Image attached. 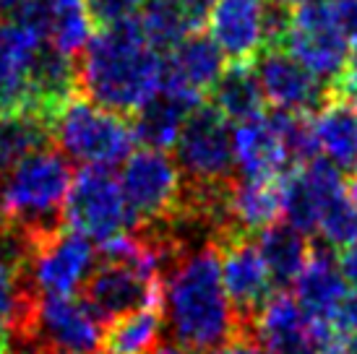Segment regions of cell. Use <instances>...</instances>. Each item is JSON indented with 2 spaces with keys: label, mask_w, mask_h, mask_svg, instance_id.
I'll list each match as a JSON object with an SVG mask.
<instances>
[{
  "label": "cell",
  "mask_w": 357,
  "mask_h": 354,
  "mask_svg": "<svg viewBox=\"0 0 357 354\" xmlns=\"http://www.w3.org/2000/svg\"><path fill=\"white\" fill-rule=\"evenodd\" d=\"M225 70V55L208 34H190L165 60V88L199 102Z\"/></svg>",
  "instance_id": "obj_18"
},
{
  "label": "cell",
  "mask_w": 357,
  "mask_h": 354,
  "mask_svg": "<svg viewBox=\"0 0 357 354\" xmlns=\"http://www.w3.org/2000/svg\"><path fill=\"white\" fill-rule=\"evenodd\" d=\"M162 302L175 341L188 352H208L243 331L222 284L217 243L185 247L172 261L162 276Z\"/></svg>",
  "instance_id": "obj_1"
},
{
  "label": "cell",
  "mask_w": 357,
  "mask_h": 354,
  "mask_svg": "<svg viewBox=\"0 0 357 354\" xmlns=\"http://www.w3.org/2000/svg\"><path fill=\"white\" fill-rule=\"evenodd\" d=\"M3 180H6V175H3V172H0V190H3Z\"/></svg>",
  "instance_id": "obj_42"
},
{
  "label": "cell",
  "mask_w": 357,
  "mask_h": 354,
  "mask_svg": "<svg viewBox=\"0 0 357 354\" xmlns=\"http://www.w3.org/2000/svg\"><path fill=\"white\" fill-rule=\"evenodd\" d=\"M235 162L243 169V177H279L287 164L277 130L268 118H256L240 123L232 133Z\"/></svg>",
  "instance_id": "obj_23"
},
{
  "label": "cell",
  "mask_w": 357,
  "mask_h": 354,
  "mask_svg": "<svg viewBox=\"0 0 357 354\" xmlns=\"http://www.w3.org/2000/svg\"><path fill=\"white\" fill-rule=\"evenodd\" d=\"M73 172L58 148H42L21 159L3 180L0 214L29 240L63 226V206L68 198Z\"/></svg>",
  "instance_id": "obj_3"
},
{
  "label": "cell",
  "mask_w": 357,
  "mask_h": 354,
  "mask_svg": "<svg viewBox=\"0 0 357 354\" xmlns=\"http://www.w3.org/2000/svg\"><path fill=\"white\" fill-rule=\"evenodd\" d=\"M84 3L89 10L91 26H100L105 31L136 21V16L144 13L149 0H84Z\"/></svg>",
  "instance_id": "obj_31"
},
{
  "label": "cell",
  "mask_w": 357,
  "mask_h": 354,
  "mask_svg": "<svg viewBox=\"0 0 357 354\" xmlns=\"http://www.w3.org/2000/svg\"><path fill=\"white\" fill-rule=\"evenodd\" d=\"M3 354H45L40 346L34 344V339H29L21 331H10V336L6 339V349Z\"/></svg>",
  "instance_id": "obj_35"
},
{
  "label": "cell",
  "mask_w": 357,
  "mask_h": 354,
  "mask_svg": "<svg viewBox=\"0 0 357 354\" xmlns=\"http://www.w3.org/2000/svg\"><path fill=\"white\" fill-rule=\"evenodd\" d=\"M50 141V123L37 112H0V172L8 175L21 159L47 148Z\"/></svg>",
  "instance_id": "obj_25"
},
{
  "label": "cell",
  "mask_w": 357,
  "mask_h": 354,
  "mask_svg": "<svg viewBox=\"0 0 357 354\" xmlns=\"http://www.w3.org/2000/svg\"><path fill=\"white\" fill-rule=\"evenodd\" d=\"M162 318L165 315L159 313V305H151L112 321L105 331L102 354H154L162 334Z\"/></svg>",
  "instance_id": "obj_27"
},
{
  "label": "cell",
  "mask_w": 357,
  "mask_h": 354,
  "mask_svg": "<svg viewBox=\"0 0 357 354\" xmlns=\"http://www.w3.org/2000/svg\"><path fill=\"white\" fill-rule=\"evenodd\" d=\"M8 229H10V224H8V219L0 214V245H3V240L8 237Z\"/></svg>",
  "instance_id": "obj_40"
},
{
  "label": "cell",
  "mask_w": 357,
  "mask_h": 354,
  "mask_svg": "<svg viewBox=\"0 0 357 354\" xmlns=\"http://www.w3.org/2000/svg\"><path fill=\"white\" fill-rule=\"evenodd\" d=\"M63 224L100 245L126 235L130 214L120 193V183L109 169L84 167L79 175H73L63 206Z\"/></svg>",
  "instance_id": "obj_6"
},
{
  "label": "cell",
  "mask_w": 357,
  "mask_h": 354,
  "mask_svg": "<svg viewBox=\"0 0 357 354\" xmlns=\"http://www.w3.org/2000/svg\"><path fill=\"white\" fill-rule=\"evenodd\" d=\"M347 190L344 177L326 159H313L282 175V214L303 235L318 232V219L328 201Z\"/></svg>",
  "instance_id": "obj_14"
},
{
  "label": "cell",
  "mask_w": 357,
  "mask_h": 354,
  "mask_svg": "<svg viewBox=\"0 0 357 354\" xmlns=\"http://www.w3.org/2000/svg\"><path fill=\"white\" fill-rule=\"evenodd\" d=\"M219 266H222V284L229 302L238 313L240 323H250L261 305L271 297V276L266 263L258 253V245L250 243L248 235H227L217 243Z\"/></svg>",
  "instance_id": "obj_13"
},
{
  "label": "cell",
  "mask_w": 357,
  "mask_h": 354,
  "mask_svg": "<svg viewBox=\"0 0 357 354\" xmlns=\"http://www.w3.org/2000/svg\"><path fill=\"white\" fill-rule=\"evenodd\" d=\"M271 125L277 130L282 148L287 154V162L295 167H303L307 162L318 159L321 148H318L316 128H313V115H298V112H279L274 109L271 115Z\"/></svg>",
  "instance_id": "obj_29"
},
{
  "label": "cell",
  "mask_w": 357,
  "mask_h": 354,
  "mask_svg": "<svg viewBox=\"0 0 357 354\" xmlns=\"http://www.w3.org/2000/svg\"><path fill=\"white\" fill-rule=\"evenodd\" d=\"M217 0H149L139 21L154 49H172L208 24Z\"/></svg>",
  "instance_id": "obj_20"
},
{
  "label": "cell",
  "mask_w": 357,
  "mask_h": 354,
  "mask_svg": "<svg viewBox=\"0 0 357 354\" xmlns=\"http://www.w3.org/2000/svg\"><path fill=\"white\" fill-rule=\"evenodd\" d=\"M50 40L47 45L63 52V55H79L91 42V19L84 0H50Z\"/></svg>",
  "instance_id": "obj_28"
},
{
  "label": "cell",
  "mask_w": 357,
  "mask_h": 354,
  "mask_svg": "<svg viewBox=\"0 0 357 354\" xmlns=\"http://www.w3.org/2000/svg\"><path fill=\"white\" fill-rule=\"evenodd\" d=\"M349 346V354H357V341H347Z\"/></svg>",
  "instance_id": "obj_41"
},
{
  "label": "cell",
  "mask_w": 357,
  "mask_h": 354,
  "mask_svg": "<svg viewBox=\"0 0 357 354\" xmlns=\"http://www.w3.org/2000/svg\"><path fill=\"white\" fill-rule=\"evenodd\" d=\"M154 354H193V352H188V349H183L178 344H165V346H157Z\"/></svg>",
  "instance_id": "obj_38"
},
{
  "label": "cell",
  "mask_w": 357,
  "mask_h": 354,
  "mask_svg": "<svg viewBox=\"0 0 357 354\" xmlns=\"http://www.w3.org/2000/svg\"><path fill=\"white\" fill-rule=\"evenodd\" d=\"M347 198H349V201H352V206H355V211H357V172H352V177H349Z\"/></svg>",
  "instance_id": "obj_37"
},
{
  "label": "cell",
  "mask_w": 357,
  "mask_h": 354,
  "mask_svg": "<svg viewBox=\"0 0 357 354\" xmlns=\"http://www.w3.org/2000/svg\"><path fill=\"white\" fill-rule=\"evenodd\" d=\"M208 29L229 63H253L266 49V0H217Z\"/></svg>",
  "instance_id": "obj_15"
},
{
  "label": "cell",
  "mask_w": 357,
  "mask_h": 354,
  "mask_svg": "<svg viewBox=\"0 0 357 354\" xmlns=\"http://www.w3.org/2000/svg\"><path fill=\"white\" fill-rule=\"evenodd\" d=\"M208 354H266V352H261V346H258L245 331H240V334H235L232 339H227L225 344L208 349Z\"/></svg>",
  "instance_id": "obj_34"
},
{
  "label": "cell",
  "mask_w": 357,
  "mask_h": 354,
  "mask_svg": "<svg viewBox=\"0 0 357 354\" xmlns=\"http://www.w3.org/2000/svg\"><path fill=\"white\" fill-rule=\"evenodd\" d=\"M318 235L328 247L337 250H347L352 243H357V211L347 198V190L324 206L318 219Z\"/></svg>",
  "instance_id": "obj_30"
},
{
  "label": "cell",
  "mask_w": 357,
  "mask_h": 354,
  "mask_svg": "<svg viewBox=\"0 0 357 354\" xmlns=\"http://www.w3.org/2000/svg\"><path fill=\"white\" fill-rule=\"evenodd\" d=\"M16 331L34 339L45 354H102L105 341L102 321L86 302L73 297L34 300Z\"/></svg>",
  "instance_id": "obj_9"
},
{
  "label": "cell",
  "mask_w": 357,
  "mask_h": 354,
  "mask_svg": "<svg viewBox=\"0 0 357 354\" xmlns=\"http://www.w3.org/2000/svg\"><path fill=\"white\" fill-rule=\"evenodd\" d=\"M258 84L264 97L279 112H298V115H316L318 109L331 99V86L316 79L305 66L282 47L264 49L256 60Z\"/></svg>",
  "instance_id": "obj_12"
},
{
  "label": "cell",
  "mask_w": 357,
  "mask_h": 354,
  "mask_svg": "<svg viewBox=\"0 0 357 354\" xmlns=\"http://www.w3.org/2000/svg\"><path fill=\"white\" fill-rule=\"evenodd\" d=\"M50 136L66 159L97 169H112L128 162L136 144L128 120L102 109L84 94H73L52 115Z\"/></svg>",
  "instance_id": "obj_4"
},
{
  "label": "cell",
  "mask_w": 357,
  "mask_h": 354,
  "mask_svg": "<svg viewBox=\"0 0 357 354\" xmlns=\"http://www.w3.org/2000/svg\"><path fill=\"white\" fill-rule=\"evenodd\" d=\"M201 102L190 97H183L172 88H159L157 97H151L144 107L133 115V138L141 141L146 148L154 151H165V148L175 146L178 136L185 120Z\"/></svg>",
  "instance_id": "obj_21"
},
{
  "label": "cell",
  "mask_w": 357,
  "mask_h": 354,
  "mask_svg": "<svg viewBox=\"0 0 357 354\" xmlns=\"http://www.w3.org/2000/svg\"><path fill=\"white\" fill-rule=\"evenodd\" d=\"M24 3V0H0V16L8 13V10H16Z\"/></svg>",
  "instance_id": "obj_39"
},
{
  "label": "cell",
  "mask_w": 357,
  "mask_h": 354,
  "mask_svg": "<svg viewBox=\"0 0 357 354\" xmlns=\"http://www.w3.org/2000/svg\"><path fill=\"white\" fill-rule=\"evenodd\" d=\"M84 286L91 313L109 323L141 307L162 305V274L144 263L105 261Z\"/></svg>",
  "instance_id": "obj_11"
},
{
  "label": "cell",
  "mask_w": 357,
  "mask_h": 354,
  "mask_svg": "<svg viewBox=\"0 0 357 354\" xmlns=\"http://www.w3.org/2000/svg\"><path fill=\"white\" fill-rule=\"evenodd\" d=\"M94 266V247L86 237L58 226L31 240L26 276L42 297H70L86 284Z\"/></svg>",
  "instance_id": "obj_10"
},
{
  "label": "cell",
  "mask_w": 357,
  "mask_h": 354,
  "mask_svg": "<svg viewBox=\"0 0 357 354\" xmlns=\"http://www.w3.org/2000/svg\"><path fill=\"white\" fill-rule=\"evenodd\" d=\"M45 45L19 21L0 19V112L26 109L31 70Z\"/></svg>",
  "instance_id": "obj_17"
},
{
  "label": "cell",
  "mask_w": 357,
  "mask_h": 354,
  "mask_svg": "<svg viewBox=\"0 0 357 354\" xmlns=\"http://www.w3.org/2000/svg\"><path fill=\"white\" fill-rule=\"evenodd\" d=\"M337 331L347 341H357V292H349L347 300H344V305L339 310L337 315Z\"/></svg>",
  "instance_id": "obj_33"
},
{
  "label": "cell",
  "mask_w": 357,
  "mask_h": 354,
  "mask_svg": "<svg viewBox=\"0 0 357 354\" xmlns=\"http://www.w3.org/2000/svg\"><path fill=\"white\" fill-rule=\"evenodd\" d=\"M284 175V172H282ZM282 175L243 177L227 187V219L232 229L248 235L253 229H268L282 217Z\"/></svg>",
  "instance_id": "obj_19"
},
{
  "label": "cell",
  "mask_w": 357,
  "mask_h": 354,
  "mask_svg": "<svg viewBox=\"0 0 357 354\" xmlns=\"http://www.w3.org/2000/svg\"><path fill=\"white\" fill-rule=\"evenodd\" d=\"M339 268H342V274L347 279V284L355 286V292H357V243H352L347 250H342Z\"/></svg>",
  "instance_id": "obj_36"
},
{
  "label": "cell",
  "mask_w": 357,
  "mask_h": 354,
  "mask_svg": "<svg viewBox=\"0 0 357 354\" xmlns=\"http://www.w3.org/2000/svg\"><path fill=\"white\" fill-rule=\"evenodd\" d=\"M349 295L342 268L326 250L310 253L305 268L295 279V302L316 328H337V315Z\"/></svg>",
  "instance_id": "obj_16"
},
{
  "label": "cell",
  "mask_w": 357,
  "mask_h": 354,
  "mask_svg": "<svg viewBox=\"0 0 357 354\" xmlns=\"http://www.w3.org/2000/svg\"><path fill=\"white\" fill-rule=\"evenodd\" d=\"M175 164L188 180L185 185L222 187L232 183V130L211 105H199L188 115L175 144Z\"/></svg>",
  "instance_id": "obj_5"
},
{
  "label": "cell",
  "mask_w": 357,
  "mask_h": 354,
  "mask_svg": "<svg viewBox=\"0 0 357 354\" xmlns=\"http://www.w3.org/2000/svg\"><path fill=\"white\" fill-rule=\"evenodd\" d=\"M279 47L331 86L347 66L352 42L339 29L328 0H307L292 10L289 29Z\"/></svg>",
  "instance_id": "obj_7"
},
{
  "label": "cell",
  "mask_w": 357,
  "mask_h": 354,
  "mask_svg": "<svg viewBox=\"0 0 357 354\" xmlns=\"http://www.w3.org/2000/svg\"><path fill=\"white\" fill-rule=\"evenodd\" d=\"M313 128L328 164L339 172H357V107L331 97L313 115Z\"/></svg>",
  "instance_id": "obj_22"
},
{
  "label": "cell",
  "mask_w": 357,
  "mask_h": 354,
  "mask_svg": "<svg viewBox=\"0 0 357 354\" xmlns=\"http://www.w3.org/2000/svg\"><path fill=\"white\" fill-rule=\"evenodd\" d=\"M331 97L357 107V42H352V47H349L347 66L342 70V76L331 84Z\"/></svg>",
  "instance_id": "obj_32"
},
{
  "label": "cell",
  "mask_w": 357,
  "mask_h": 354,
  "mask_svg": "<svg viewBox=\"0 0 357 354\" xmlns=\"http://www.w3.org/2000/svg\"><path fill=\"white\" fill-rule=\"evenodd\" d=\"M165 84V60L139 21L100 31L79 63V94L120 118L136 115Z\"/></svg>",
  "instance_id": "obj_2"
},
{
  "label": "cell",
  "mask_w": 357,
  "mask_h": 354,
  "mask_svg": "<svg viewBox=\"0 0 357 354\" xmlns=\"http://www.w3.org/2000/svg\"><path fill=\"white\" fill-rule=\"evenodd\" d=\"M120 193L130 222L154 226L169 219L183 201V175L165 151L141 148L130 154L120 172Z\"/></svg>",
  "instance_id": "obj_8"
},
{
  "label": "cell",
  "mask_w": 357,
  "mask_h": 354,
  "mask_svg": "<svg viewBox=\"0 0 357 354\" xmlns=\"http://www.w3.org/2000/svg\"><path fill=\"white\" fill-rule=\"evenodd\" d=\"M211 107L225 120L248 123L264 115L266 97L261 91L253 63H229L225 66L219 81L211 88Z\"/></svg>",
  "instance_id": "obj_24"
},
{
  "label": "cell",
  "mask_w": 357,
  "mask_h": 354,
  "mask_svg": "<svg viewBox=\"0 0 357 354\" xmlns=\"http://www.w3.org/2000/svg\"><path fill=\"white\" fill-rule=\"evenodd\" d=\"M258 253L266 263L271 282L279 286L295 284L300 271L305 268L310 258V247L303 232L289 224H274L264 229L258 237Z\"/></svg>",
  "instance_id": "obj_26"
}]
</instances>
